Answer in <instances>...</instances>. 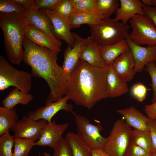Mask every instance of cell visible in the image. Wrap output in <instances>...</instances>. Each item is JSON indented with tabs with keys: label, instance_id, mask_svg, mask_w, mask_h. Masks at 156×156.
Here are the masks:
<instances>
[{
	"label": "cell",
	"instance_id": "cell-46",
	"mask_svg": "<svg viewBox=\"0 0 156 156\" xmlns=\"http://www.w3.org/2000/svg\"><path fill=\"white\" fill-rule=\"evenodd\" d=\"M43 155L44 156H51L49 153L46 152H44Z\"/></svg>",
	"mask_w": 156,
	"mask_h": 156
},
{
	"label": "cell",
	"instance_id": "cell-22",
	"mask_svg": "<svg viewBox=\"0 0 156 156\" xmlns=\"http://www.w3.org/2000/svg\"><path fill=\"white\" fill-rule=\"evenodd\" d=\"M101 46L94 40L83 50L79 60L84 61L90 65L96 67H105V63L100 53Z\"/></svg>",
	"mask_w": 156,
	"mask_h": 156
},
{
	"label": "cell",
	"instance_id": "cell-28",
	"mask_svg": "<svg viewBox=\"0 0 156 156\" xmlns=\"http://www.w3.org/2000/svg\"><path fill=\"white\" fill-rule=\"evenodd\" d=\"M132 142L145 150L151 155L156 151L153 146L149 132L133 130Z\"/></svg>",
	"mask_w": 156,
	"mask_h": 156
},
{
	"label": "cell",
	"instance_id": "cell-39",
	"mask_svg": "<svg viewBox=\"0 0 156 156\" xmlns=\"http://www.w3.org/2000/svg\"><path fill=\"white\" fill-rule=\"evenodd\" d=\"M148 123L151 140L156 151V120L148 118Z\"/></svg>",
	"mask_w": 156,
	"mask_h": 156
},
{
	"label": "cell",
	"instance_id": "cell-30",
	"mask_svg": "<svg viewBox=\"0 0 156 156\" xmlns=\"http://www.w3.org/2000/svg\"><path fill=\"white\" fill-rule=\"evenodd\" d=\"M14 143V138L10 134L9 130L0 135V156H13Z\"/></svg>",
	"mask_w": 156,
	"mask_h": 156
},
{
	"label": "cell",
	"instance_id": "cell-5",
	"mask_svg": "<svg viewBox=\"0 0 156 156\" xmlns=\"http://www.w3.org/2000/svg\"><path fill=\"white\" fill-rule=\"evenodd\" d=\"M133 129L123 119L114 124L103 150L109 156H123L132 143Z\"/></svg>",
	"mask_w": 156,
	"mask_h": 156
},
{
	"label": "cell",
	"instance_id": "cell-40",
	"mask_svg": "<svg viewBox=\"0 0 156 156\" xmlns=\"http://www.w3.org/2000/svg\"><path fill=\"white\" fill-rule=\"evenodd\" d=\"M144 111L148 118L156 120V101L151 104L146 105Z\"/></svg>",
	"mask_w": 156,
	"mask_h": 156
},
{
	"label": "cell",
	"instance_id": "cell-6",
	"mask_svg": "<svg viewBox=\"0 0 156 156\" xmlns=\"http://www.w3.org/2000/svg\"><path fill=\"white\" fill-rule=\"evenodd\" d=\"M32 76L28 72L14 68L4 56L0 55V90L13 86L22 91L29 93L32 87Z\"/></svg>",
	"mask_w": 156,
	"mask_h": 156
},
{
	"label": "cell",
	"instance_id": "cell-31",
	"mask_svg": "<svg viewBox=\"0 0 156 156\" xmlns=\"http://www.w3.org/2000/svg\"><path fill=\"white\" fill-rule=\"evenodd\" d=\"M27 12L21 6L12 0H0V14L22 13Z\"/></svg>",
	"mask_w": 156,
	"mask_h": 156
},
{
	"label": "cell",
	"instance_id": "cell-8",
	"mask_svg": "<svg viewBox=\"0 0 156 156\" xmlns=\"http://www.w3.org/2000/svg\"><path fill=\"white\" fill-rule=\"evenodd\" d=\"M132 31L129 37L136 44L141 46L156 45V27L145 15L137 14L129 21Z\"/></svg>",
	"mask_w": 156,
	"mask_h": 156
},
{
	"label": "cell",
	"instance_id": "cell-43",
	"mask_svg": "<svg viewBox=\"0 0 156 156\" xmlns=\"http://www.w3.org/2000/svg\"><path fill=\"white\" fill-rule=\"evenodd\" d=\"M92 156H109L103 150L96 149L92 150Z\"/></svg>",
	"mask_w": 156,
	"mask_h": 156
},
{
	"label": "cell",
	"instance_id": "cell-24",
	"mask_svg": "<svg viewBox=\"0 0 156 156\" xmlns=\"http://www.w3.org/2000/svg\"><path fill=\"white\" fill-rule=\"evenodd\" d=\"M103 20L93 12H73L69 18L71 29L78 28L84 24L95 25Z\"/></svg>",
	"mask_w": 156,
	"mask_h": 156
},
{
	"label": "cell",
	"instance_id": "cell-36",
	"mask_svg": "<svg viewBox=\"0 0 156 156\" xmlns=\"http://www.w3.org/2000/svg\"><path fill=\"white\" fill-rule=\"evenodd\" d=\"M147 90L144 85L141 83H138L132 86L131 92L132 95L138 101L142 102L146 99Z\"/></svg>",
	"mask_w": 156,
	"mask_h": 156
},
{
	"label": "cell",
	"instance_id": "cell-7",
	"mask_svg": "<svg viewBox=\"0 0 156 156\" xmlns=\"http://www.w3.org/2000/svg\"><path fill=\"white\" fill-rule=\"evenodd\" d=\"M77 129V134L92 150H103L107 138L101 134L102 127L94 125L86 117L73 111L71 112Z\"/></svg>",
	"mask_w": 156,
	"mask_h": 156
},
{
	"label": "cell",
	"instance_id": "cell-29",
	"mask_svg": "<svg viewBox=\"0 0 156 156\" xmlns=\"http://www.w3.org/2000/svg\"><path fill=\"white\" fill-rule=\"evenodd\" d=\"M35 141L23 138H14L13 156H28Z\"/></svg>",
	"mask_w": 156,
	"mask_h": 156
},
{
	"label": "cell",
	"instance_id": "cell-14",
	"mask_svg": "<svg viewBox=\"0 0 156 156\" xmlns=\"http://www.w3.org/2000/svg\"><path fill=\"white\" fill-rule=\"evenodd\" d=\"M44 12L48 15L51 20L52 32L54 36L57 39L64 40L68 46L73 47L75 40L73 33L70 31L69 18L60 16L50 12Z\"/></svg>",
	"mask_w": 156,
	"mask_h": 156
},
{
	"label": "cell",
	"instance_id": "cell-25",
	"mask_svg": "<svg viewBox=\"0 0 156 156\" xmlns=\"http://www.w3.org/2000/svg\"><path fill=\"white\" fill-rule=\"evenodd\" d=\"M65 138L70 145L74 156H92V150L77 134L68 132Z\"/></svg>",
	"mask_w": 156,
	"mask_h": 156
},
{
	"label": "cell",
	"instance_id": "cell-20",
	"mask_svg": "<svg viewBox=\"0 0 156 156\" xmlns=\"http://www.w3.org/2000/svg\"><path fill=\"white\" fill-rule=\"evenodd\" d=\"M107 66L106 84L109 97L115 98L127 93L129 91L127 82L117 74L112 64Z\"/></svg>",
	"mask_w": 156,
	"mask_h": 156
},
{
	"label": "cell",
	"instance_id": "cell-44",
	"mask_svg": "<svg viewBox=\"0 0 156 156\" xmlns=\"http://www.w3.org/2000/svg\"><path fill=\"white\" fill-rule=\"evenodd\" d=\"M141 1L144 6L154 7L152 0H142Z\"/></svg>",
	"mask_w": 156,
	"mask_h": 156
},
{
	"label": "cell",
	"instance_id": "cell-41",
	"mask_svg": "<svg viewBox=\"0 0 156 156\" xmlns=\"http://www.w3.org/2000/svg\"><path fill=\"white\" fill-rule=\"evenodd\" d=\"M144 14L153 21L156 27V7L143 5Z\"/></svg>",
	"mask_w": 156,
	"mask_h": 156
},
{
	"label": "cell",
	"instance_id": "cell-37",
	"mask_svg": "<svg viewBox=\"0 0 156 156\" xmlns=\"http://www.w3.org/2000/svg\"><path fill=\"white\" fill-rule=\"evenodd\" d=\"M96 0H83L79 4L74 6L73 12H92Z\"/></svg>",
	"mask_w": 156,
	"mask_h": 156
},
{
	"label": "cell",
	"instance_id": "cell-3",
	"mask_svg": "<svg viewBox=\"0 0 156 156\" xmlns=\"http://www.w3.org/2000/svg\"><path fill=\"white\" fill-rule=\"evenodd\" d=\"M28 26L24 14H0L4 48L8 60L13 64L19 65L23 61V42Z\"/></svg>",
	"mask_w": 156,
	"mask_h": 156
},
{
	"label": "cell",
	"instance_id": "cell-12",
	"mask_svg": "<svg viewBox=\"0 0 156 156\" xmlns=\"http://www.w3.org/2000/svg\"><path fill=\"white\" fill-rule=\"evenodd\" d=\"M125 40L134 60L135 74L141 72L150 62L156 63V45L144 47L138 45L131 40L129 34Z\"/></svg>",
	"mask_w": 156,
	"mask_h": 156
},
{
	"label": "cell",
	"instance_id": "cell-38",
	"mask_svg": "<svg viewBox=\"0 0 156 156\" xmlns=\"http://www.w3.org/2000/svg\"><path fill=\"white\" fill-rule=\"evenodd\" d=\"M145 150L132 143L123 156H151Z\"/></svg>",
	"mask_w": 156,
	"mask_h": 156
},
{
	"label": "cell",
	"instance_id": "cell-49",
	"mask_svg": "<svg viewBox=\"0 0 156 156\" xmlns=\"http://www.w3.org/2000/svg\"><path fill=\"white\" fill-rule=\"evenodd\" d=\"M39 156H41L40 155H39Z\"/></svg>",
	"mask_w": 156,
	"mask_h": 156
},
{
	"label": "cell",
	"instance_id": "cell-35",
	"mask_svg": "<svg viewBox=\"0 0 156 156\" xmlns=\"http://www.w3.org/2000/svg\"><path fill=\"white\" fill-rule=\"evenodd\" d=\"M144 70L148 73L151 77V86L153 91L151 101L153 103L156 101V63L154 62H150L146 66Z\"/></svg>",
	"mask_w": 156,
	"mask_h": 156
},
{
	"label": "cell",
	"instance_id": "cell-42",
	"mask_svg": "<svg viewBox=\"0 0 156 156\" xmlns=\"http://www.w3.org/2000/svg\"><path fill=\"white\" fill-rule=\"evenodd\" d=\"M24 8L27 12L33 9L35 0H12Z\"/></svg>",
	"mask_w": 156,
	"mask_h": 156
},
{
	"label": "cell",
	"instance_id": "cell-23",
	"mask_svg": "<svg viewBox=\"0 0 156 156\" xmlns=\"http://www.w3.org/2000/svg\"><path fill=\"white\" fill-rule=\"evenodd\" d=\"M34 100L31 94L15 88L3 99L1 104L6 108L11 109L18 104L27 105Z\"/></svg>",
	"mask_w": 156,
	"mask_h": 156
},
{
	"label": "cell",
	"instance_id": "cell-27",
	"mask_svg": "<svg viewBox=\"0 0 156 156\" xmlns=\"http://www.w3.org/2000/svg\"><path fill=\"white\" fill-rule=\"evenodd\" d=\"M17 113L14 108L8 109L0 107V135L11 129L19 120Z\"/></svg>",
	"mask_w": 156,
	"mask_h": 156
},
{
	"label": "cell",
	"instance_id": "cell-45",
	"mask_svg": "<svg viewBox=\"0 0 156 156\" xmlns=\"http://www.w3.org/2000/svg\"><path fill=\"white\" fill-rule=\"evenodd\" d=\"M83 0H70V1L74 6L80 3Z\"/></svg>",
	"mask_w": 156,
	"mask_h": 156
},
{
	"label": "cell",
	"instance_id": "cell-21",
	"mask_svg": "<svg viewBox=\"0 0 156 156\" xmlns=\"http://www.w3.org/2000/svg\"><path fill=\"white\" fill-rule=\"evenodd\" d=\"M130 50L125 40L116 43L101 46L100 53L106 66L112 64L120 55Z\"/></svg>",
	"mask_w": 156,
	"mask_h": 156
},
{
	"label": "cell",
	"instance_id": "cell-10",
	"mask_svg": "<svg viewBox=\"0 0 156 156\" xmlns=\"http://www.w3.org/2000/svg\"><path fill=\"white\" fill-rule=\"evenodd\" d=\"M69 99V97L66 95L57 101L51 102L47 100L44 106L29 112L27 116L35 121L43 119L50 123L53 116L60 111L62 110L67 112L72 111V105L67 103Z\"/></svg>",
	"mask_w": 156,
	"mask_h": 156
},
{
	"label": "cell",
	"instance_id": "cell-15",
	"mask_svg": "<svg viewBox=\"0 0 156 156\" xmlns=\"http://www.w3.org/2000/svg\"><path fill=\"white\" fill-rule=\"evenodd\" d=\"M29 25H33L48 35L61 47L62 42L55 38L52 32V24L49 16L41 9L32 10L25 14Z\"/></svg>",
	"mask_w": 156,
	"mask_h": 156
},
{
	"label": "cell",
	"instance_id": "cell-34",
	"mask_svg": "<svg viewBox=\"0 0 156 156\" xmlns=\"http://www.w3.org/2000/svg\"><path fill=\"white\" fill-rule=\"evenodd\" d=\"M61 0H35L33 10L41 9L46 12L53 10Z\"/></svg>",
	"mask_w": 156,
	"mask_h": 156
},
{
	"label": "cell",
	"instance_id": "cell-19",
	"mask_svg": "<svg viewBox=\"0 0 156 156\" xmlns=\"http://www.w3.org/2000/svg\"><path fill=\"white\" fill-rule=\"evenodd\" d=\"M25 36L34 44L47 48L57 54L61 50L60 47L48 35L33 25L29 24Z\"/></svg>",
	"mask_w": 156,
	"mask_h": 156
},
{
	"label": "cell",
	"instance_id": "cell-16",
	"mask_svg": "<svg viewBox=\"0 0 156 156\" xmlns=\"http://www.w3.org/2000/svg\"><path fill=\"white\" fill-rule=\"evenodd\" d=\"M112 66L117 74L127 82L133 79L135 74V62L130 50L118 57L113 62Z\"/></svg>",
	"mask_w": 156,
	"mask_h": 156
},
{
	"label": "cell",
	"instance_id": "cell-9",
	"mask_svg": "<svg viewBox=\"0 0 156 156\" xmlns=\"http://www.w3.org/2000/svg\"><path fill=\"white\" fill-rule=\"evenodd\" d=\"M48 123L44 120L35 121L27 116H23L11 129L14 138H23L35 141L40 138L42 131Z\"/></svg>",
	"mask_w": 156,
	"mask_h": 156
},
{
	"label": "cell",
	"instance_id": "cell-17",
	"mask_svg": "<svg viewBox=\"0 0 156 156\" xmlns=\"http://www.w3.org/2000/svg\"><path fill=\"white\" fill-rule=\"evenodd\" d=\"M117 112L124 117L125 122L134 129L149 132L148 118L133 106L119 109Z\"/></svg>",
	"mask_w": 156,
	"mask_h": 156
},
{
	"label": "cell",
	"instance_id": "cell-18",
	"mask_svg": "<svg viewBox=\"0 0 156 156\" xmlns=\"http://www.w3.org/2000/svg\"><path fill=\"white\" fill-rule=\"evenodd\" d=\"M120 5L116 12L114 18L127 24V23L137 14L144 15L143 4L140 0H120Z\"/></svg>",
	"mask_w": 156,
	"mask_h": 156
},
{
	"label": "cell",
	"instance_id": "cell-4",
	"mask_svg": "<svg viewBox=\"0 0 156 156\" xmlns=\"http://www.w3.org/2000/svg\"><path fill=\"white\" fill-rule=\"evenodd\" d=\"M89 26L90 36L101 47L125 40L130 28L128 24L110 18L103 20L98 24Z\"/></svg>",
	"mask_w": 156,
	"mask_h": 156
},
{
	"label": "cell",
	"instance_id": "cell-48",
	"mask_svg": "<svg viewBox=\"0 0 156 156\" xmlns=\"http://www.w3.org/2000/svg\"><path fill=\"white\" fill-rule=\"evenodd\" d=\"M151 156H156V152Z\"/></svg>",
	"mask_w": 156,
	"mask_h": 156
},
{
	"label": "cell",
	"instance_id": "cell-26",
	"mask_svg": "<svg viewBox=\"0 0 156 156\" xmlns=\"http://www.w3.org/2000/svg\"><path fill=\"white\" fill-rule=\"evenodd\" d=\"M119 5L118 0H96L92 12L104 20L116 12Z\"/></svg>",
	"mask_w": 156,
	"mask_h": 156
},
{
	"label": "cell",
	"instance_id": "cell-2",
	"mask_svg": "<svg viewBox=\"0 0 156 156\" xmlns=\"http://www.w3.org/2000/svg\"><path fill=\"white\" fill-rule=\"evenodd\" d=\"M108 67L92 66L79 60L70 74L66 95L77 105L92 108L98 101L109 97L106 78Z\"/></svg>",
	"mask_w": 156,
	"mask_h": 156
},
{
	"label": "cell",
	"instance_id": "cell-1",
	"mask_svg": "<svg viewBox=\"0 0 156 156\" xmlns=\"http://www.w3.org/2000/svg\"><path fill=\"white\" fill-rule=\"evenodd\" d=\"M23 46V61L31 67L32 76L43 79L49 86L47 100L54 102L66 95L69 74L58 64L57 54L47 48L34 44L25 36Z\"/></svg>",
	"mask_w": 156,
	"mask_h": 156
},
{
	"label": "cell",
	"instance_id": "cell-32",
	"mask_svg": "<svg viewBox=\"0 0 156 156\" xmlns=\"http://www.w3.org/2000/svg\"><path fill=\"white\" fill-rule=\"evenodd\" d=\"M73 10L74 5L70 0H61L53 10L48 12L62 17L69 18Z\"/></svg>",
	"mask_w": 156,
	"mask_h": 156
},
{
	"label": "cell",
	"instance_id": "cell-47",
	"mask_svg": "<svg viewBox=\"0 0 156 156\" xmlns=\"http://www.w3.org/2000/svg\"><path fill=\"white\" fill-rule=\"evenodd\" d=\"M154 7H156V0H152Z\"/></svg>",
	"mask_w": 156,
	"mask_h": 156
},
{
	"label": "cell",
	"instance_id": "cell-11",
	"mask_svg": "<svg viewBox=\"0 0 156 156\" xmlns=\"http://www.w3.org/2000/svg\"><path fill=\"white\" fill-rule=\"evenodd\" d=\"M72 33L74 38V44L72 47L68 46L65 50L62 66L63 69L69 75L76 68L83 49L94 40L91 36L83 38L75 33Z\"/></svg>",
	"mask_w": 156,
	"mask_h": 156
},
{
	"label": "cell",
	"instance_id": "cell-33",
	"mask_svg": "<svg viewBox=\"0 0 156 156\" xmlns=\"http://www.w3.org/2000/svg\"><path fill=\"white\" fill-rule=\"evenodd\" d=\"M52 156H74L71 148L66 138L62 140L53 149Z\"/></svg>",
	"mask_w": 156,
	"mask_h": 156
},
{
	"label": "cell",
	"instance_id": "cell-13",
	"mask_svg": "<svg viewBox=\"0 0 156 156\" xmlns=\"http://www.w3.org/2000/svg\"><path fill=\"white\" fill-rule=\"evenodd\" d=\"M68 126L67 123H56L55 120L48 123L44 128L40 138L35 146H48L53 149L63 139L62 135Z\"/></svg>",
	"mask_w": 156,
	"mask_h": 156
}]
</instances>
